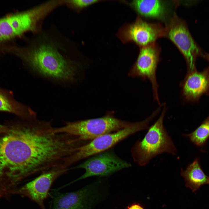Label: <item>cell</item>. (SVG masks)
<instances>
[{
    "mask_svg": "<svg viewBox=\"0 0 209 209\" xmlns=\"http://www.w3.org/2000/svg\"><path fill=\"white\" fill-rule=\"evenodd\" d=\"M48 154L46 140L35 126L26 122L7 130L0 137V177L14 183L41 172Z\"/></svg>",
    "mask_w": 209,
    "mask_h": 209,
    "instance_id": "obj_1",
    "label": "cell"
},
{
    "mask_svg": "<svg viewBox=\"0 0 209 209\" xmlns=\"http://www.w3.org/2000/svg\"><path fill=\"white\" fill-rule=\"evenodd\" d=\"M59 46L54 42H40L17 54L30 69L42 76L72 82L76 73L77 63L63 55Z\"/></svg>",
    "mask_w": 209,
    "mask_h": 209,
    "instance_id": "obj_2",
    "label": "cell"
},
{
    "mask_svg": "<svg viewBox=\"0 0 209 209\" xmlns=\"http://www.w3.org/2000/svg\"><path fill=\"white\" fill-rule=\"evenodd\" d=\"M167 110L165 105L159 117L149 127L144 138L137 141L131 148L133 160L140 166L147 165L152 158L163 153L176 154V147L163 125Z\"/></svg>",
    "mask_w": 209,
    "mask_h": 209,
    "instance_id": "obj_3",
    "label": "cell"
},
{
    "mask_svg": "<svg viewBox=\"0 0 209 209\" xmlns=\"http://www.w3.org/2000/svg\"><path fill=\"white\" fill-rule=\"evenodd\" d=\"M131 123L109 114L101 118L72 122H66L63 127H55L56 133H67L77 137L80 141L93 139L101 135L115 132L130 125Z\"/></svg>",
    "mask_w": 209,
    "mask_h": 209,
    "instance_id": "obj_4",
    "label": "cell"
},
{
    "mask_svg": "<svg viewBox=\"0 0 209 209\" xmlns=\"http://www.w3.org/2000/svg\"><path fill=\"white\" fill-rule=\"evenodd\" d=\"M169 20L165 27L164 37L173 42L183 55L187 64V72L197 70L196 59L199 57H203L205 52L193 39L185 21L175 13Z\"/></svg>",
    "mask_w": 209,
    "mask_h": 209,
    "instance_id": "obj_5",
    "label": "cell"
},
{
    "mask_svg": "<svg viewBox=\"0 0 209 209\" xmlns=\"http://www.w3.org/2000/svg\"><path fill=\"white\" fill-rule=\"evenodd\" d=\"M150 122L146 118L131 124L122 129L113 133L104 134L92 140L89 143L82 145L71 157V166L76 162L92 155L104 152L128 136L139 131L148 129Z\"/></svg>",
    "mask_w": 209,
    "mask_h": 209,
    "instance_id": "obj_6",
    "label": "cell"
},
{
    "mask_svg": "<svg viewBox=\"0 0 209 209\" xmlns=\"http://www.w3.org/2000/svg\"><path fill=\"white\" fill-rule=\"evenodd\" d=\"M102 183H91L74 192L53 193L49 209H91L105 196Z\"/></svg>",
    "mask_w": 209,
    "mask_h": 209,
    "instance_id": "obj_7",
    "label": "cell"
},
{
    "mask_svg": "<svg viewBox=\"0 0 209 209\" xmlns=\"http://www.w3.org/2000/svg\"><path fill=\"white\" fill-rule=\"evenodd\" d=\"M46 15L44 7L40 5L26 11L0 19V42L35 30Z\"/></svg>",
    "mask_w": 209,
    "mask_h": 209,
    "instance_id": "obj_8",
    "label": "cell"
},
{
    "mask_svg": "<svg viewBox=\"0 0 209 209\" xmlns=\"http://www.w3.org/2000/svg\"><path fill=\"white\" fill-rule=\"evenodd\" d=\"M165 34V27L161 24L147 22L138 15L134 22L122 26L116 36L123 43L132 42L140 48L156 42Z\"/></svg>",
    "mask_w": 209,
    "mask_h": 209,
    "instance_id": "obj_9",
    "label": "cell"
},
{
    "mask_svg": "<svg viewBox=\"0 0 209 209\" xmlns=\"http://www.w3.org/2000/svg\"><path fill=\"white\" fill-rule=\"evenodd\" d=\"M140 48L137 60L130 70L128 75L141 78L144 80H149L152 84L154 99L160 105L156 71L160 60V47L155 42Z\"/></svg>",
    "mask_w": 209,
    "mask_h": 209,
    "instance_id": "obj_10",
    "label": "cell"
},
{
    "mask_svg": "<svg viewBox=\"0 0 209 209\" xmlns=\"http://www.w3.org/2000/svg\"><path fill=\"white\" fill-rule=\"evenodd\" d=\"M131 165L130 163L120 158L113 152L106 151L95 155L73 168H83L85 171L80 177L65 185L63 187L89 177L109 175L122 169L129 167Z\"/></svg>",
    "mask_w": 209,
    "mask_h": 209,
    "instance_id": "obj_11",
    "label": "cell"
},
{
    "mask_svg": "<svg viewBox=\"0 0 209 209\" xmlns=\"http://www.w3.org/2000/svg\"><path fill=\"white\" fill-rule=\"evenodd\" d=\"M69 168H55L42 173L32 181L17 190L16 193L26 196L45 209L44 202L49 195L51 185L59 177L66 173Z\"/></svg>",
    "mask_w": 209,
    "mask_h": 209,
    "instance_id": "obj_12",
    "label": "cell"
},
{
    "mask_svg": "<svg viewBox=\"0 0 209 209\" xmlns=\"http://www.w3.org/2000/svg\"><path fill=\"white\" fill-rule=\"evenodd\" d=\"M180 86L184 100H197L202 95L209 92V67L201 72L196 70L187 72Z\"/></svg>",
    "mask_w": 209,
    "mask_h": 209,
    "instance_id": "obj_13",
    "label": "cell"
},
{
    "mask_svg": "<svg viewBox=\"0 0 209 209\" xmlns=\"http://www.w3.org/2000/svg\"><path fill=\"white\" fill-rule=\"evenodd\" d=\"M0 111L15 114L26 120L37 119L36 113L30 107L16 100L11 91L0 87Z\"/></svg>",
    "mask_w": 209,
    "mask_h": 209,
    "instance_id": "obj_14",
    "label": "cell"
},
{
    "mask_svg": "<svg viewBox=\"0 0 209 209\" xmlns=\"http://www.w3.org/2000/svg\"><path fill=\"white\" fill-rule=\"evenodd\" d=\"M128 3L138 15L145 17L164 20L168 14L166 3L162 0H134Z\"/></svg>",
    "mask_w": 209,
    "mask_h": 209,
    "instance_id": "obj_15",
    "label": "cell"
},
{
    "mask_svg": "<svg viewBox=\"0 0 209 209\" xmlns=\"http://www.w3.org/2000/svg\"><path fill=\"white\" fill-rule=\"evenodd\" d=\"M181 174L185 180L186 187L190 188L193 192L203 185H209V176L201 169L198 158H196L185 169H181Z\"/></svg>",
    "mask_w": 209,
    "mask_h": 209,
    "instance_id": "obj_16",
    "label": "cell"
},
{
    "mask_svg": "<svg viewBox=\"0 0 209 209\" xmlns=\"http://www.w3.org/2000/svg\"><path fill=\"white\" fill-rule=\"evenodd\" d=\"M184 135L196 146H204L209 138V116L193 132Z\"/></svg>",
    "mask_w": 209,
    "mask_h": 209,
    "instance_id": "obj_17",
    "label": "cell"
},
{
    "mask_svg": "<svg viewBox=\"0 0 209 209\" xmlns=\"http://www.w3.org/2000/svg\"><path fill=\"white\" fill-rule=\"evenodd\" d=\"M101 1L99 0H72L68 1L67 3L74 9L79 11Z\"/></svg>",
    "mask_w": 209,
    "mask_h": 209,
    "instance_id": "obj_18",
    "label": "cell"
},
{
    "mask_svg": "<svg viewBox=\"0 0 209 209\" xmlns=\"http://www.w3.org/2000/svg\"><path fill=\"white\" fill-rule=\"evenodd\" d=\"M127 209H144L143 207L140 204L134 203L129 206H128Z\"/></svg>",
    "mask_w": 209,
    "mask_h": 209,
    "instance_id": "obj_19",
    "label": "cell"
},
{
    "mask_svg": "<svg viewBox=\"0 0 209 209\" xmlns=\"http://www.w3.org/2000/svg\"><path fill=\"white\" fill-rule=\"evenodd\" d=\"M6 127L4 126L0 125V133L6 132Z\"/></svg>",
    "mask_w": 209,
    "mask_h": 209,
    "instance_id": "obj_20",
    "label": "cell"
},
{
    "mask_svg": "<svg viewBox=\"0 0 209 209\" xmlns=\"http://www.w3.org/2000/svg\"><path fill=\"white\" fill-rule=\"evenodd\" d=\"M203 58L209 62V53L205 52Z\"/></svg>",
    "mask_w": 209,
    "mask_h": 209,
    "instance_id": "obj_21",
    "label": "cell"
}]
</instances>
